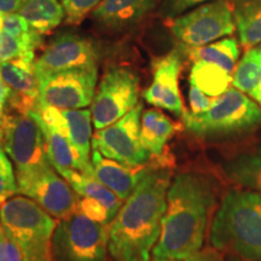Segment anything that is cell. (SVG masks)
<instances>
[{"label": "cell", "mask_w": 261, "mask_h": 261, "mask_svg": "<svg viewBox=\"0 0 261 261\" xmlns=\"http://www.w3.org/2000/svg\"><path fill=\"white\" fill-rule=\"evenodd\" d=\"M102 0H62L64 12L65 23L79 24L91 14Z\"/></svg>", "instance_id": "obj_30"}, {"label": "cell", "mask_w": 261, "mask_h": 261, "mask_svg": "<svg viewBox=\"0 0 261 261\" xmlns=\"http://www.w3.org/2000/svg\"><path fill=\"white\" fill-rule=\"evenodd\" d=\"M181 71V57L174 50L152 63V83L143 92L144 99L151 106L182 117L185 113L179 91V75Z\"/></svg>", "instance_id": "obj_14"}, {"label": "cell", "mask_w": 261, "mask_h": 261, "mask_svg": "<svg viewBox=\"0 0 261 261\" xmlns=\"http://www.w3.org/2000/svg\"><path fill=\"white\" fill-rule=\"evenodd\" d=\"M110 224L75 211L58 220L52 237L54 261H107Z\"/></svg>", "instance_id": "obj_6"}, {"label": "cell", "mask_w": 261, "mask_h": 261, "mask_svg": "<svg viewBox=\"0 0 261 261\" xmlns=\"http://www.w3.org/2000/svg\"><path fill=\"white\" fill-rule=\"evenodd\" d=\"M100 50L91 39L73 32L56 35L37 61L34 70L39 81L48 75L73 68L98 65Z\"/></svg>", "instance_id": "obj_12"}, {"label": "cell", "mask_w": 261, "mask_h": 261, "mask_svg": "<svg viewBox=\"0 0 261 261\" xmlns=\"http://www.w3.org/2000/svg\"><path fill=\"white\" fill-rule=\"evenodd\" d=\"M233 17L243 47L261 44V0H236Z\"/></svg>", "instance_id": "obj_23"}, {"label": "cell", "mask_w": 261, "mask_h": 261, "mask_svg": "<svg viewBox=\"0 0 261 261\" xmlns=\"http://www.w3.org/2000/svg\"><path fill=\"white\" fill-rule=\"evenodd\" d=\"M232 85L241 92L250 94L261 85V50H247L240 63L234 68Z\"/></svg>", "instance_id": "obj_26"}, {"label": "cell", "mask_w": 261, "mask_h": 261, "mask_svg": "<svg viewBox=\"0 0 261 261\" xmlns=\"http://www.w3.org/2000/svg\"><path fill=\"white\" fill-rule=\"evenodd\" d=\"M29 114L35 117V120L41 127L42 135H44L45 138V144H46L48 160H50V162L58 174H61L64 178L67 173L71 171H79L85 173L86 175H92L93 177L92 165H87L83 161L77 150L74 148L67 137L62 136L57 130L48 127L35 114H33L32 112H29Z\"/></svg>", "instance_id": "obj_19"}, {"label": "cell", "mask_w": 261, "mask_h": 261, "mask_svg": "<svg viewBox=\"0 0 261 261\" xmlns=\"http://www.w3.org/2000/svg\"><path fill=\"white\" fill-rule=\"evenodd\" d=\"M93 177L125 201L135 190L144 173L145 166H127L108 159L98 150L91 154Z\"/></svg>", "instance_id": "obj_18"}, {"label": "cell", "mask_w": 261, "mask_h": 261, "mask_svg": "<svg viewBox=\"0 0 261 261\" xmlns=\"http://www.w3.org/2000/svg\"><path fill=\"white\" fill-rule=\"evenodd\" d=\"M213 0H161L159 5V16L165 19H173L195 6Z\"/></svg>", "instance_id": "obj_31"}, {"label": "cell", "mask_w": 261, "mask_h": 261, "mask_svg": "<svg viewBox=\"0 0 261 261\" xmlns=\"http://www.w3.org/2000/svg\"><path fill=\"white\" fill-rule=\"evenodd\" d=\"M17 194L18 185L12 163L4 149H0V205Z\"/></svg>", "instance_id": "obj_29"}, {"label": "cell", "mask_w": 261, "mask_h": 261, "mask_svg": "<svg viewBox=\"0 0 261 261\" xmlns=\"http://www.w3.org/2000/svg\"><path fill=\"white\" fill-rule=\"evenodd\" d=\"M0 76L12 90L8 107L21 114H27L37 107L39 79L34 62L17 58L0 63Z\"/></svg>", "instance_id": "obj_17"}, {"label": "cell", "mask_w": 261, "mask_h": 261, "mask_svg": "<svg viewBox=\"0 0 261 261\" xmlns=\"http://www.w3.org/2000/svg\"><path fill=\"white\" fill-rule=\"evenodd\" d=\"M76 211L89 217L90 219L99 221V223L110 224L113 221V217L104 205H102L97 200L91 197L79 198Z\"/></svg>", "instance_id": "obj_32"}, {"label": "cell", "mask_w": 261, "mask_h": 261, "mask_svg": "<svg viewBox=\"0 0 261 261\" xmlns=\"http://www.w3.org/2000/svg\"><path fill=\"white\" fill-rule=\"evenodd\" d=\"M11 93L12 90L10 89L9 85L0 76V112H4L5 108L8 107Z\"/></svg>", "instance_id": "obj_37"}, {"label": "cell", "mask_w": 261, "mask_h": 261, "mask_svg": "<svg viewBox=\"0 0 261 261\" xmlns=\"http://www.w3.org/2000/svg\"><path fill=\"white\" fill-rule=\"evenodd\" d=\"M184 261H224V257L221 255L220 250L217 248H204V249H200L198 252L192 254L188 259Z\"/></svg>", "instance_id": "obj_35"}, {"label": "cell", "mask_w": 261, "mask_h": 261, "mask_svg": "<svg viewBox=\"0 0 261 261\" xmlns=\"http://www.w3.org/2000/svg\"><path fill=\"white\" fill-rule=\"evenodd\" d=\"M3 148L14 162L17 181L52 166L41 127L29 113L6 115Z\"/></svg>", "instance_id": "obj_7"}, {"label": "cell", "mask_w": 261, "mask_h": 261, "mask_svg": "<svg viewBox=\"0 0 261 261\" xmlns=\"http://www.w3.org/2000/svg\"><path fill=\"white\" fill-rule=\"evenodd\" d=\"M236 29L233 5L228 0L204 3L173 18L171 31L188 47H200L231 35Z\"/></svg>", "instance_id": "obj_8"}, {"label": "cell", "mask_w": 261, "mask_h": 261, "mask_svg": "<svg viewBox=\"0 0 261 261\" xmlns=\"http://www.w3.org/2000/svg\"><path fill=\"white\" fill-rule=\"evenodd\" d=\"M161 0H102L91 12V18L108 34H125L133 31L159 9Z\"/></svg>", "instance_id": "obj_16"}, {"label": "cell", "mask_w": 261, "mask_h": 261, "mask_svg": "<svg viewBox=\"0 0 261 261\" xmlns=\"http://www.w3.org/2000/svg\"><path fill=\"white\" fill-rule=\"evenodd\" d=\"M34 50L22 41L21 39L9 34L8 32H0V63L23 58L34 62Z\"/></svg>", "instance_id": "obj_28"}, {"label": "cell", "mask_w": 261, "mask_h": 261, "mask_svg": "<svg viewBox=\"0 0 261 261\" xmlns=\"http://www.w3.org/2000/svg\"><path fill=\"white\" fill-rule=\"evenodd\" d=\"M138 75L122 65L108 68L91 104L94 128H104L121 119L138 104Z\"/></svg>", "instance_id": "obj_9"}, {"label": "cell", "mask_w": 261, "mask_h": 261, "mask_svg": "<svg viewBox=\"0 0 261 261\" xmlns=\"http://www.w3.org/2000/svg\"><path fill=\"white\" fill-rule=\"evenodd\" d=\"M182 121L191 133L203 138H220L250 133L261 126V109L237 89L217 97L207 112H185Z\"/></svg>", "instance_id": "obj_5"}, {"label": "cell", "mask_w": 261, "mask_h": 261, "mask_svg": "<svg viewBox=\"0 0 261 261\" xmlns=\"http://www.w3.org/2000/svg\"><path fill=\"white\" fill-rule=\"evenodd\" d=\"M171 177L167 160L146 165L136 189L110 223L109 254L114 261H150L161 233Z\"/></svg>", "instance_id": "obj_1"}, {"label": "cell", "mask_w": 261, "mask_h": 261, "mask_svg": "<svg viewBox=\"0 0 261 261\" xmlns=\"http://www.w3.org/2000/svg\"><path fill=\"white\" fill-rule=\"evenodd\" d=\"M24 0H0V14H14L18 12Z\"/></svg>", "instance_id": "obj_36"}, {"label": "cell", "mask_w": 261, "mask_h": 261, "mask_svg": "<svg viewBox=\"0 0 261 261\" xmlns=\"http://www.w3.org/2000/svg\"><path fill=\"white\" fill-rule=\"evenodd\" d=\"M179 127L180 126L178 123L173 122L160 110L149 109L143 112L140 122V140L152 159H166V145Z\"/></svg>", "instance_id": "obj_20"}, {"label": "cell", "mask_w": 261, "mask_h": 261, "mask_svg": "<svg viewBox=\"0 0 261 261\" xmlns=\"http://www.w3.org/2000/svg\"><path fill=\"white\" fill-rule=\"evenodd\" d=\"M250 97L253 98V99H255L257 103H260L261 104V85L259 87H257V89L254 91V92H252L249 94Z\"/></svg>", "instance_id": "obj_39"}, {"label": "cell", "mask_w": 261, "mask_h": 261, "mask_svg": "<svg viewBox=\"0 0 261 261\" xmlns=\"http://www.w3.org/2000/svg\"><path fill=\"white\" fill-rule=\"evenodd\" d=\"M215 204L212 181L196 173H180L167 192V208L154 257L185 260L202 248Z\"/></svg>", "instance_id": "obj_2"}, {"label": "cell", "mask_w": 261, "mask_h": 261, "mask_svg": "<svg viewBox=\"0 0 261 261\" xmlns=\"http://www.w3.org/2000/svg\"><path fill=\"white\" fill-rule=\"evenodd\" d=\"M4 231H3V227H2V224H0V234H2Z\"/></svg>", "instance_id": "obj_43"}, {"label": "cell", "mask_w": 261, "mask_h": 261, "mask_svg": "<svg viewBox=\"0 0 261 261\" xmlns=\"http://www.w3.org/2000/svg\"><path fill=\"white\" fill-rule=\"evenodd\" d=\"M260 50H261V46H260Z\"/></svg>", "instance_id": "obj_45"}, {"label": "cell", "mask_w": 261, "mask_h": 261, "mask_svg": "<svg viewBox=\"0 0 261 261\" xmlns=\"http://www.w3.org/2000/svg\"><path fill=\"white\" fill-rule=\"evenodd\" d=\"M189 56L194 62H208L219 65L232 74L240 57V46L236 39L227 38L200 47H189Z\"/></svg>", "instance_id": "obj_24"}, {"label": "cell", "mask_w": 261, "mask_h": 261, "mask_svg": "<svg viewBox=\"0 0 261 261\" xmlns=\"http://www.w3.org/2000/svg\"><path fill=\"white\" fill-rule=\"evenodd\" d=\"M0 224L23 261H54L52 237L57 221L27 196H12L0 205Z\"/></svg>", "instance_id": "obj_4"}, {"label": "cell", "mask_w": 261, "mask_h": 261, "mask_svg": "<svg viewBox=\"0 0 261 261\" xmlns=\"http://www.w3.org/2000/svg\"><path fill=\"white\" fill-rule=\"evenodd\" d=\"M3 31V14H0V32Z\"/></svg>", "instance_id": "obj_42"}, {"label": "cell", "mask_w": 261, "mask_h": 261, "mask_svg": "<svg viewBox=\"0 0 261 261\" xmlns=\"http://www.w3.org/2000/svg\"><path fill=\"white\" fill-rule=\"evenodd\" d=\"M218 250L261 261V192L232 190L225 195L211 227Z\"/></svg>", "instance_id": "obj_3"}, {"label": "cell", "mask_w": 261, "mask_h": 261, "mask_svg": "<svg viewBox=\"0 0 261 261\" xmlns=\"http://www.w3.org/2000/svg\"><path fill=\"white\" fill-rule=\"evenodd\" d=\"M0 149H3V140L0 139Z\"/></svg>", "instance_id": "obj_44"}, {"label": "cell", "mask_w": 261, "mask_h": 261, "mask_svg": "<svg viewBox=\"0 0 261 261\" xmlns=\"http://www.w3.org/2000/svg\"><path fill=\"white\" fill-rule=\"evenodd\" d=\"M18 14L42 35L57 28L65 18L63 4L60 0H24Z\"/></svg>", "instance_id": "obj_22"}, {"label": "cell", "mask_w": 261, "mask_h": 261, "mask_svg": "<svg viewBox=\"0 0 261 261\" xmlns=\"http://www.w3.org/2000/svg\"><path fill=\"white\" fill-rule=\"evenodd\" d=\"M5 123H6V114L0 112V139L2 140H3V137H4Z\"/></svg>", "instance_id": "obj_38"}, {"label": "cell", "mask_w": 261, "mask_h": 261, "mask_svg": "<svg viewBox=\"0 0 261 261\" xmlns=\"http://www.w3.org/2000/svg\"><path fill=\"white\" fill-rule=\"evenodd\" d=\"M18 194L34 200L55 219L61 220L76 211L79 195L54 166L17 181Z\"/></svg>", "instance_id": "obj_13"}, {"label": "cell", "mask_w": 261, "mask_h": 261, "mask_svg": "<svg viewBox=\"0 0 261 261\" xmlns=\"http://www.w3.org/2000/svg\"><path fill=\"white\" fill-rule=\"evenodd\" d=\"M3 31L21 39L34 51L42 44L41 33L33 29L23 16L19 15L18 12L3 15Z\"/></svg>", "instance_id": "obj_27"}, {"label": "cell", "mask_w": 261, "mask_h": 261, "mask_svg": "<svg viewBox=\"0 0 261 261\" xmlns=\"http://www.w3.org/2000/svg\"><path fill=\"white\" fill-rule=\"evenodd\" d=\"M142 114L143 104L138 103L121 119L97 129L92 137V149L127 166L148 165L152 156L140 140Z\"/></svg>", "instance_id": "obj_10"}, {"label": "cell", "mask_w": 261, "mask_h": 261, "mask_svg": "<svg viewBox=\"0 0 261 261\" xmlns=\"http://www.w3.org/2000/svg\"><path fill=\"white\" fill-rule=\"evenodd\" d=\"M226 177L234 184L261 192V145L246 150L223 165Z\"/></svg>", "instance_id": "obj_21"}, {"label": "cell", "mask_w": 261, "mask_h": 261, "mask_svg": "<svg viewBox=\"0 0 261 261\" xmlns=\"http://www.w3.org/2000/svg\"><path fill=\"white\" fill-rule=\"evenodd\" d=\"M42 122L67 137L85 163L91 165L92 149V112L91 109H57L37 107L32 112Z\"/></svg>", "instance_id": "obj_15"}, {"label": "cell", "mask_w": 261, "mask_h": 261, "mask_svg": "<svg viewBox=\"0 0 261 261\" xmlns=\"http://www.w3.org/2000/svg\"><path fill=\"white\" fill-rule=\"evenodd\" d=\"M0 261H23L18 248L4 232L0 234Z\"/></svg>", "instance_id": "obj_34"}, {"label": "cell", "mask_w": 261, "mask_h": 261, "mask_svg": "<svg viewBox=\"0 0 261 261\" xmlns=\"http://www.w3.org/2000/svg\"><path fill=\"white\" fill-rule=\"evenodd\" d=\"M227 261H253V260L244 259V257H242V256H238V255H234V254H232V255L228 257Z\"/></svg>", "instance_id": "obj_40"}, {"label": "cell", "mask_w": 261, "mask_h": 261, "mask_svg": "<svg viewBox=\"0 0 261 261\" xmlns=\"http://www.w3.org/2000/svg\"><path fill=\"white\" fill-rule=\"evenodd\" d=\"M152 261H179V260H173V259H163V257H154Z\"/></svg>", "instance_id": "obj_41"}, {"label": "cell", "mask_w": 261, "mask_h": 261, "mask_svg": "<svg viewBox=\"0 0 261 261\" xmlns=\"http://www.w3.org/2000/svg\"><path fill=\"white\" fill-rule=\"evenodd\" d=\"M190 83L210 97H219L226 92L232 83V76L219 65L208 62H194L190 73Z\"/></svg>", "instance_id": "obj_25"}, {"label": "cell", "mask_w": 261, "mask_h": 261, "mask_svg": "<svg viewBox=\"0 0 261 261\" xmlns=\"http://www.w3.org/2000/svg\"><path fill=\"white\" fill-rule=\"evenodd\" d=\"M97 81L98 65L73 68L48 75L39 81L37 107L84 109L92 104Z\"/></svg>", "instance_id": "obj_11"}, {"label": "cell", "mask_w": 261, "mask_h": 261, "mask_svg": "<svg viewBox=\"0 0 261 261\" xmlns=\"http://www.w3.org/2000/svg\"><path fill=\"white\" fill-rule=\"evenodd\" d=\"M214 99H211L203 91L198 89L197 86L190 83V89H189V102H190L191 114H202L210 109Z\"/></svg>", "instance_id": "obj_33"}]
</instances>
